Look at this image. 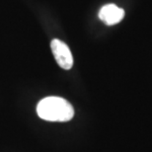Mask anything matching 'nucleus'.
Returning a JSON list of instances; mask_svg holds the SVG:
<instances>
[{
  "mask_svg": "<svg viewBox=\"0 0 152 152\" xmlns=\"http://www.w3.org/2000/svg\"><path fill=\"white\" fill-rule=\"evenodd\" d=\"M37 114L48 121H69L74 117V109L67 100L56 96H50L39 102Z\"/></svg>",
  "mask_w": 152,
  "mask_h": 152,
  "instance_id": "1",
  "label": "nucleus"
},
{
  "mask_svg": "<svg viewBox=\"0 0 152 152\" xmlns=\"http://www.w3.org/2000/svg\"><path fill=\"white\" fill-rule=\"evenodd\" d=\"M50 48L57 64L62 69L69 70L73 66V56L68 45L58 39H53L50 42Z\"/></svg>",
  "mask_w": 152,
  "mask_h": 152,
  "instance_id": "2",
  "label": "nucleus"
},
{
  "mask_svg": "<svg viewBox=\"0 0 152 152\" xmlns=\"http://www.w3.org/2000/svg\"><path fill=\"white\" fill-rule=\"evenodd\" d=\"M124 17V9L115 4H107L103 6L99 12V18L109 26L120 23Z\"/></svg>",
  "mask_w": 152,
  "mask_h": 152,
  "instance_id": "3",
  "label": "nucleus"
}]
</instances>
